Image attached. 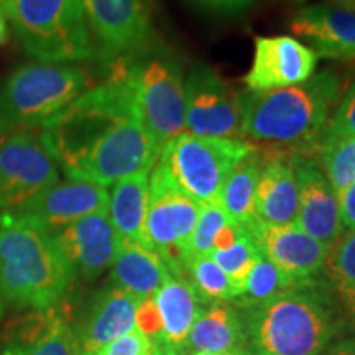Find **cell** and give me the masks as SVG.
<instances>
[{
  "label": "cell",
  "instance_id": "1",
  "mask_svg": "<svg viewBox=\"0 0 355 355\" xmlns=\"http://www.w3.org/2000/svg\"><path fill=\"white\" fill-rule=\"evenodd\" d=\"M40 133L69 180L105 188L152 170L159 157L137 109L127 60L110 63L104 81L44 122Z\"/></svg>",
  "mask_w": 355,
  "mask_h": 355
},
{
  "label": "cell",
  "instance_id": "2",
  "mask_svg": "<svg viewBox=\"0 0 355 355\" xmlns=\"http://www.w3.org/2000/svg\"><path fill=\"white\" fill-rule=\"evenodd\" d=\"M74 270L51 232L0 209V295L20 309L51 308L64 300Z\"/></svg>",
  "mask_w": 355,
  "mask_h": 355
},
{
  "label": "cell",
  "instance_id": "3",
  "mask_svg": "<svg viewBox=\"0 0 355 355\" xmlns=\"http://www.w3.org/2000/svg\"><path fill=\"white\" fill-rule=\"evenodd\" d=\"M340 92L331 69L313 74L298 86L243 94L245 139L295 146L296 155L316 152Z\"/></svg>",
  "mask_w": 355,
  "mask_h": 355
},
{
  "label": "cell",
  "instance_id": "4",
  "mask_svg": "<svg viewBox=\"0 0 355 355\" xmlns=\"http://www.w3.org/2000/svg\"><path fill=\"white\" fill-rule=\"evenodd\" d=\"M313 285L248 308L245 336L254 355H321L336 332L327 301Z\"/></svg>",
  "mask_w": 355,
  "mask_h": 355
},
{
  "label": "cell",
  "instance_id": "5",
  "mask_svg": "<svg viewBox=\"0 0 355 355\" xmlns=\"http://www.w3.org/2000/svg\"><path fill=\"white\" fill-rule=\"evenodd\" d=\"M2 7L21 46L40 61L101 60L83 0H3Z\"/></svg>",
  "mask_w": 355,
  "mask_h": 355
},
{
  "label": "cell",
  "instance_id": "6",
  "mask_svg": "<svg viewBox=\"0 0 355 355\" xmlns=\"http://www.w3.org/2000/svg\"><path fill=\"white\" fill-rule=\"evenodd\" d=\"M87 89V71L74 63L35 61L19 66L0 91V135L42 127Z\"/></svg>",
  "mask_w": 355,
  "mask_h": 355
},
{
  "label": "cell",
  "instance_id": "7",
  "mask_svg": "<svg viewBox=\"0 0 355 355\" xmlns=\"http://www.w3.org/2000/svg\"><path fill=\"white\" fill-rule=\"evenodd\" d=\"M255 146L247 140L216 139L183 132L158 157L168 178L199 204H217L222 184Z\"/></svg>",
  "mask_w": 355,
  "mask_h": 355
},
{
  "label": "cell",
  "instance_id": "8",
  "mask_svg": "<svg viewBox=\"0 0 355 355\" xmlns=\"http://www.w3.org/2000/svg\"><path fill=\"white\" fill-rule=\"evenodd\" d=\"M137 109L162 153L163 146L184 132V78L175 55L148 51L127 58Z\"/></svg>",
  "mask_w": 355,
  "mask_h": 355
},
{
  "label": "cell",
  "instance_id": "9",
  "mask_svg": "<svg viewBox=\"0 0 355 355\" xmlns=\"http://www.w3.org/2000/svg\"><path fill=\"white\" fill-rule=\"evenodd\" d=\"M199 211L201 204L178 188L157 159L150 173L145 241L175 277L184 278Z\"/></svg>",
  "mask_w": 355,
  "mask_h": 355
},
{
  "label": "cell",
  "instance_id": "10",
  "mask_svg": "<svg viewBox=\"0 0 355 355\" xmlns=\"http://www.w3.org/2000/svg\"><path fill=\"white\" fill-rule=\"evenodd\" d=\"M60 181V168L40 128L0 135V209L12 211Z\"/></svg>",
  "mask_w": 355,
  "mask_h": 355
},
{
  "label": "cell",
  "instance_id": "11",
  "mask_svg": "<svg viewBox=\"0 0 355 355\" xmlns=\"http://www.w3.org/2000/svg\"><path fill=\"white\" fill-rule=\"evenodd\" d=\"M184 130L202 137L245 140L243 94L211 66H193L184 79Z\"/></svg>",
  "mask_w": 355,
  "mask_h": 355
},
{
  "label": "cell",
  "instance_id": "12",
  "mask_svg": "<svg viewBox=\"0 0 355 355\" xmlns=\"http://www.w3.org/2000/svg\"><path fill=\"white\" fill-rule=\"evenodd\" d=\"M101 61L139 56L152 42V19L145 0H83Z\"/></svg>",
  "mask_w": 355,
  "mask_h": 355
},
{
  "label": "cell",
  "instance_id": "13",
  "mask_svg": "<svg viewBox=\"0 0 355 355\" xmlns=\"http://www.w3.org/2000/svg\"><path fill=\"white\" fill-rule=\"evenodd\" d=\"M319 56L298 38L257 37L252 66L243 78L248 92L298 86L316 71Z\"/></svg>",
  "mask_w": 355,
  "mask_h": 355
},
{
  "label": "cell",
  "instance_id": "14",
  "mask_svg": "<svg viewBox=\"0 0 355 355\" xmlns=\"http://www.w3.org/2000/svg\"><path fill=\"white\" fill-rule=\"evenodd\" d=\"M293 165L298 181V216L295 225L331 250L344 235L339 194L318 162L293 153Z\"/></svg>",
  "mask_w": 355,
  "mask_h": 355
},
{
  "label": "cell",
  "instance_id": "15",
  "mask_svg": "<svg viewBox=\"0 0 355 355\" xmlns=\"http://www.w3.org/2000/svg\"><path fill=\"white\" fill-rule=\"evenodd\" d=\"M107 207L109 191L105 186L83 180H66L58 181L12 212L55 234L83 217L107 211Z\"/></svg>",
  "mask_w": 355,
  "mask_h": 355
},
{
  "label": "cell",
  "instance_id": "16",
  "mask_svg": "<svg viewBox=\"0 0 355 355\" xmlns=\"http://www.w3.org/2000/svg\"><path fill=\"white\" fill-rule=\"evenodd\" d=\"M243 230L252 235L266 259L296 282L313 283L314 275L326 266L329 248L298 225H270L255 219Z\"/></svg>",
  "mask_w": 355,
  "mask_h": 355
},
{
  "label": "cell",
  "instance_id": "17",
  "mask_svg": "<svg viewBox=\"0 0 355 355\" xmlns=\"http://www.w3.org/2000/svg\"><path fill=\"white\" fill-rule=\"evenodd\" d=\"M0 355H76V339L66 301L28 311L3 336Z\"/></svg>",
  "mask_w": 355,
  "mask_h": 355
},
{
  "label": "cell",
  "instance_id": "18",
  "mask_svg": "<svg viewBox=\"0 0 355 355\" xmlns=\"http://www.w3.org/2000/svg\"><path fill=\"white\" fill-rule=\"evenodd\" d=\"M74 273L94 279L112 266L121 247L107 211L86 216L53 234Z\"/></svg>",
  "mask_w": 355,
  "mask_h": 355
},
{
  "label": "cell",
  "instance_id": "19",
  "mask_svg": "<svg viewBox=\"0 0 355 355\" xmlns=\"http://www.w3.org/2000/svg\"><path fill=\"white\" fill-rule=\"evenodd\" d=\"M290 28L318 56L355 60V8L329 2L304 7L291 17Z\"/></svg>",
  "mask_w": 355,
  "mask_h": 355
},
{
  "label": "cell",
  "instance_id": "20",
  "mask_svg": "<svg viewBox=\"0 0 355 355\" xmlns=\"http://www.w3.org/2000/svg\"><path fill=\"white\" fill-rule=\"evenodd\" d=\"M137 306L139 301L115 286L97 293L81 326L74 329L76 355H96L104 345L135 329Z\"/></svg>",
  "mask_w": 355,
  "mask_h": 355
},
{
  "label": "cell",
  "instance_id": "21",
  "mask_svg": "<svg viewBox=\"0 0 355 355\" xmlns=\"http://www.w3.org/2000/svg\"><path fill=\"white\" fill-rule=\"evenodd\" d=\"M257 219L270 225H290L298 216V181L293 153L263 157L255 194Z\"/></svg>",
  "mask_w": 355,
  "mask_h": 355
},
{
  "label": "cell",
  "instance_id": "22",
  "mask_svg": "<svg viewBox=\"0 0 355 355\" xmlns=\"http://www.w3.org/2000/svg\"><path fill=\"white\" fill-rule=\"evenodd\" d=\"M110 283L137 301L153 298L168 278L170 270L153 248L121 239L117 257L110 266Z\"/></svg>",
  "mask_w": 355,
  "mask_h": 355
},
{
  "label": "cell",
  "instance_id": "23",
  "mask_svg": "<svg viewBox=\"0 0 355 355\" xmlns=\"http://www.w3.org/2000/svg\"><path fill=\"white\" fill-rule=\"evenodd\" d=\"M162 318V336L158 343H152L159 350L175 352V349L186 344L191 327L199 313V296L193 283L186 278L171 277L153 295Z\"/></svg>",
  "mask_w": 355,
  "mask_h": 355
},
{
  "label": "cell",
  "instance_id": "24",
  "mask_svg": "<svg viewBox=\"0 0 355 355\" xmlns=\"http://www.w3.org/2000/svg\"><path fill=\"white\" fill-rule=\"evenodd\" d=\"M245 343L243 321L227 301H217L209 309L201 311L186 339L196 352L217 355H243Z\"/></svg>",
  "mask_w": 355,
  "mask_h": 355
},
{
  "label": "cell",
  "instance_id": "25",
  "mask_svg": "<svg viewBox=\"0 0 355 355\" xmlns=\"http://www.w3.org/2000/svg\"><path fill=\"white\" fill-rule=\"evenodd\" d=\"M150 173L152 170H144L123 178L114 183L112 191L109 193L107 212L122 241L146 245L145 217L148 207Z\"/></svg>",
  "mask_w": 355,
  "mask_h": 355
},
{
  "label": "cell",
  "instance_id": "26",
  "mask_svg": "<svg viewBox=\"0 0 355 355\" xmlns=\"http://www.w3.org/2000/svg\"><path fill=\"white\" fill-rule=\"evenodd\" d=\"M261 170V153L254 150L234 168L222 184L217 206L230 224L245 229L257 219L255 194Z\"/></svg>",
  "mask_w": 355,
  "mask_h": 355
},
{
  "label": "cell",
  "instance_id": "27",
  "mask_svg": "<svg viewBox=\"0 0 355 355\" xmlns=\"http://www.w3.org/2000/svg\"><path fill=\"white\" fill-rule=\"evenodd\" d=\"M306 285H313V283H300L288 277L285 272H282L277 265H273L260 252L254 268L248 275L245 288H243L242 295L237 300L245 308H252V306L265 303V301L272 300L275 296L282 295V293Z\"/></svg>",
  "mask_w": 355,
  "mask_h": 355
},
{
  "label": "cell",
  "instance_id": "28",
  "mask_svg": "<svg viewBox=\"0 0 355 355\" xmlns=\"http://www.w3.org/2000/svg\"><path fill=\"white\" fill-rule=\"evenodd\" d=\"M326 266L340 304L355 321V230L336 242L327 255Z\"/></svg>",
  "mask_w": 355,
  "mask_h": 355
},
{
  "label": "cell",
  "instance_id": "29",
  "mask_svg": "<svg viewBox=\"0 0 355 355\" xmlns=\"http://www.w3.org/2000/svg\"><path fill=\"white\" fill-rule=\"evenodd\" d=\"M316 152L319 166L337 194L355 183V135L322 140Z\"/></svg>",
  "mask_w": 355,
  "mask_h": 355
},
{
  "label": "cell",
  "instance_id": "30",
  "mask_svg": "<svg viewBox=\"0 0 355 355\" xmlns=\"http://www.w3.org/2000/svg\"><path fill=\"white\" fill-rule=\"evenodd\" d=\"M260 255V248L252 235L241 230L237 242L225 250L212 252V260L219 265V268L227 275L234 288V298H239L245 288L247 278L254 268L257 259Z\"/></svg>",
  "mask_w": 355,
  "mask_h": 355
},
{
  "label": "cell",
  "instance_id": "31",
  "mask_svg": "<svg viewBox=\"0 0 355 355\" xmlns=\"http://www.w3.org/2000/svg\"><path fill=\"white\" fill-rule=\"evenodd\" d=\"M186 272L191 273L194 290L202 300L217 303L234 298L232 283L211 255L193 257L186 265Z\"/></svg>",
  "mask_w": 355,
  "mask_h": 355
},
{
  "label": "cell",
  "instance_id": "32",
  "mask_svg": "<svg viewBox=\"0 0 355 355\" xmlns=\"http://www.w3.org/2000/svg\"><path fill=\"white\" fill-rule=\"evenodd\" d=\"M229 219L217 204H202L199 217L194 227L189 245V260L193 257H204L212 254L214 235L222 225L227 224Z\"/></svg>",
  "mask_w": 355,
  "mask_h": 355
},
{
  "label": "cell",
  "instance_id": "33",
  "mask_svg": "<svg viewBox=\"0 0 355 355\" xmlns=\"http://www.w3.org/2000/svg\"><path fill=\"white\" fill-rule=\"evenodd\" d=\"M355 135V81L350 84L332 112L322 140L343 139ZM321 140V141H322Z\"/></svg>",
  "mask_w": 355,
  "mask_h": 355
},
{
  "label": "cell",
  "instance_id": "34",
  "mask_svg": "<svg viewBox=\"0 0 355 355\" xmlns=\"http://www.w3.org/2000/svg\"><path fill=\"white\" fill-rule=\"evenodd\" d=\"M135 327L150 343H158L162 336V318L153 298L140 301L135 313Z\"/></svg>",
  "mask_w": 355,
  "mask_h": 355
},
{
  "label": "cell",
  "instance_id": "35",
  "mask_svg": "<svg viewBox=\"0 0 355 355\" xmlns=\"http://www.w3.org/2000/svg\"><path fill=\"white\" fill-rule=\"evenodd\" d=\"M150 345L152 343L135 327L128 334L104 345L96 355H144Z\"/></svg>",
  "mask_w": 355,
  "mask_h": 355
},
{
  "label": "cell",
  "instance_id": "36",
  "mask_svg": "<svg viewBox=\"0 0 355 355\" xmlns=\"http://www.w3.org/2000/svg\"><path fill=\"white\" fill-rule=\"evenodd\" d=\"M191 2L214 13H237L250 7L255 0H191Z\"/></svg>",
  "mask_w": 355,
  "mask_h": 355
},
{
  "label": "cell",
  "instance_id": "37",
  "mask_svg": "<svg viewBox=\"0 0 355 355\" xmlns=\"http://www.w3.org/2000/svg\"><path fill=\"white\" fill-rule=\"evenodd\" d=\"M339 211L343 229L352 232L355 230V183L339 193Z\"/></svg>",
  "mask_w": 355,
  "mask_h": 355
},
{
  "label": "cell",
  "instance_id": "38",
  "mask_svg": "<svg viewBox=\"0 0 355 355\" xmlns=\"http://www.w3.org/2000/svg\"><path fill=\"white\" fill-rule=\"evenodd\" d=\"M241 227L237 225L230 224H224L222 227L217 230L214 235V242H212V252H219V250H225V248L232 247L235 242H237L239 235H241Z\"/></svg>",
  "mask_w": 355,
  "mask_h": 355
},
{
  "label": "cell",
  "instance_id": "39",
  "mask_svg": "<svg viewBox=\"0 0 355 355\" xmlns=\"http://www.w3.org/2000/svg\"><path fill=\"white\" fill-rule=\"evenodd\" d=\"M324 355H355V339L340 340L332 345Z\"/></svg>",
  "mask_w": 355,
  "mask_h": 355
},
{
  "label": "cell",
  "instance_id": "40",
  "mask_svg": "<svg viewBox=\"0 0 355 355\" xmlns=\"http://www.w3.org/2000/svg\"><path fill=\"white\" fill-rule=\"evenodd\" d=\"M8 37H10V32H8V20L6 12H3L2 2H0V44H6L8 42Z\"/></svg>",
  "mask_w": 355,
  "mask_h": 355
},
{
  "label": "cell",
  "instance_id": "41",
  "mask_svg": "<svg viewBox=\"0 0 355 355\" xmlns=\"http://www.w3.org/2000/svg\"><path fill=\"white\" fill-rule=\"evenodd\" d=\"M327 2H329V3H334V6L355 8V0H327Z\"/></svg>",
  "mask_w": 355,
  "mask_h": 355
},
{
  "label": "cell",
  "instance_id": "42",
  "mask_svg": "<svg viewBox=\"0 0 355 355\" xmlns=\"http://www.w3.org/2000/svg\"><path fill=\"white\" fill-rule=\"evenodd\" d=\"M153 349H155V355H175V352H168V350H159L158 347H155V345H153Z\"/></svg>",
  "mask_w": 355,
  "mask_h": 355
},
{
  "label": "cell",
  "instance_id": "43",
  "mask_svg": "<svg viewBox=\"0 0 355 355\" xmlns=\"http://www.w3.org/2000/svg\"><path fill=\"white\" fill-rule=\"evenodd\" d=\"M2 314H3V298L2 295H0V319H2Z\"/></svg>",
  "mask_w": 355,
  "mask_h": 355
},
{
  "label": "cell",
  "instance_id": "44",
  "mask_svg": "<svg viewBox=\"0 0 355 355\" xmlns=\"http://www.w3.org/2000/svg\"><path fill=\"white\" fill-rule=\"evenodd\" d=\"M144 355H155V349H153V345H150V349L146 350V352H145Z\"/></svg>",
  "mask_w": 355,
  "mask_h": 355
},
{
  "label": "cell",
  "instance_id": "45",
  "mask_svg": "<svg viewBox=\"0 0 355 355\" xmlns=\"http://www.w3.org/2000/svg\"><path fill=\"white\" fill-rule=\"evenodd\" d=\"M193 355H217V354H207V352H196V354H193Z\"/></svg>",
  "mask_w": 355,
  "mask_h": 355
},
{
  "label": "cell",
  "instance_id": "46",
  "mask_svg": "<svg viewBox=\"0 0 355 355\" xmlns=\"http://www.w3.org/2000/svg\"><path fill=\"white\" fill-rule=\"evenodd\" d=\"M293 2H304V0H293Z\"/></svg>",
  "mask_w": 355,
  "mask_h": 355
},
{
  "label": "cell",
  "instance_id": "47",
  "mask_svg": "<svg viewBox=\"0 0 355 355\" xmlns=\"http://www.w3.org/2000/svg\"><path fill=\"white\" fill-rule=\"evenodd\" d=\"M0 2H3V0H0Z\"/></svg>",
  "mask_w": 355,
  "mask_h": 355
}]
</instances>
